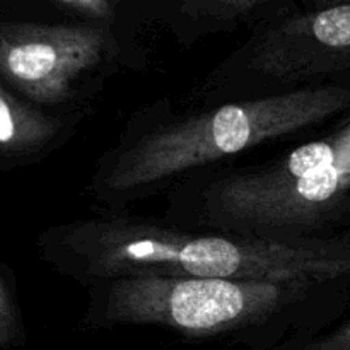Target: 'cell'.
I'll use <instances>...</instances> for the list:
<instances>
[{
  "mask_svg": "<svg viewBox=\"0 0 350 350\" xmlns=\"http://www.w3.org/2000/svg\"><path fill=\"white\" fill-rule=\"evenodd\" d=\"M41 258L81 286L118 277H198L350 286V231L262 236L101 212L46 229Z\"/></svg>",
  "mask_w": 350,
  "mask_h": 350,
  "instance_id": "6da1fadb",
  "label": "cell"
},
{
  "mask_svg": "<svg viewBox=\"0 0 350 350\" xmlns=\"http://www.w3.org/2000/svg\"><path fill=\"white\" fill-rule=\"evenodd\" d=\"M344 115H350V81L178 111L161 101L139 113L105 150L85 190L106 211L120 212L190 174Z\"/></svg>",
  "mask_w": 350,
  "mask_h": 350,
  "instance_id": "7a4b0ae2",
  "label": "cell"
},
{
  "mask_svg": "<svg viewBox=\"0 0 350 350\" xmlns=\"http://www.w3.org/2000/svg\"><path fill=\"white\" fill-rule=\"evenodd\" d=\"M81 325L88 330L157 327L191 340L224 338L267 350L327 330L345 286L118 277L89 284Z\"/></svg>",
  "mask_w": 350,
  "mask_h": 350,
  "instance_id": "3957f363",
  "label": "cell"
},
{
  "mask_svg": "<svg viewBox=\"0 0 350 350\" xmlns=\"http://www.w3.org/2000/svg\"><path fill=\"white\" fill-rule=\"evenodd\" d=\"M164 219L243 234L342 232L350 221V115L334 132L262 163L208 167L178 181Z\"/></svg>",
  "mask_w": 350,
  "mask_h": 350,
  "instance_id": "277c9868",
  "label": "cell"
},
{
  "mask_svg": "<svg viewBox=\"0 0 350 350\" xmlns=\"http://www.w3.org/2000/svg\"><path fill=\"white\" fill-rule=\"evenodd\" d=\"M350 2L286 7L255 26L193 89L197 105L350 81Z\"/></svg>",
  "mask_w": 350,
  "mask_h": 350,
  "instance_id": "5b68a950",
  "label": "cell"
},
{
  "mask_svg": "<svg viewBox=\"0 0 350 350\" xmlns=\"http://www.w3.org/2000/svg\"><path fill=\"white\" fill-rule=\"evenodd\" d=\"M147 53L103 27L0 19V81L51 111L88 113L115 75L146 67Z\"/></svg>",
  "mask_w": 350,
  "mask_h": 350,
  "instance_id": "8992f818",
  "label": "cell"
},
{
  "mask_svg": "<svg viewBox=\"0 0 350 350\" xmlns=\"http://www.w3.org/2000/svg\"><path fill=\"white\" fill-rule=\"evenodd\" d=\"M85 115L51 111L0 81V161L12 166L50 156L77 133Z\"/></svg>",
  "mask_w": 350,
  "mask_h": 350,
  "instance_id": "52a82bcc",
  "label": "cell"
},
{
  "mask_svg": "<svg viewBox=\"0 0 350 350\" xmlns=\"http://www.w3.org/2000/svg\"><path fill=\"white\" fill-rule=\"evenodd\" d=\"M33 23L72 24L109 29L126 40L144 43V36L161 26V0H3Z\"/></svg>",
  "mask_w": 350,
  "mask_h": 350,
  "instance_id": "ba28073f",
  "label": "cell"
},
{
  "mask_svg": "<svg viewBox=\"0 0 350 350\" xmlns=\"http://www.w3.org/2000/svg\"><path fill=\"white\" fill-rule=\"evenodd\" d=\"M289 7L287 0H161V26L183 46L232 33Z\"/></svg>",
  "mask_w": 350,
  "mask_h": 350,
  "instance_id": "9c48e42d",
  "label": "cell"
},
{
  "mask_svg": "<svg viewBox=\"0 0 350 350\" xmlns=\"http://www.w3.org/2000/svg\"><path fill=\"white\" fill-rule=\"evenodd\" d=\"M267 350H350V317L330 330L301 340L284 342Z\"/></svg>",
  "mask_w": 350,
  "mask_h": 350,
  "instance_id": "30bf717a",
  "label": "cell"
},
{
  "mask_svg": "<svg viewBox=\"0 0 350 350\" xmlns=\"http://www.w3.org/2000/svg\"><path fill=\"white\" fill-rule=\"evenodd\" d=\"M16 325V310L14 297L5 280L0 277V337H9Z\"/></svg>",
  "mask_w": 350,
  "mask_h": 350,
  "instance_id": "8fae6325",
  "label": "cell"
},
{
  "mask_svg": "<svg viewBox=\"0 0 350 350\" xmlns=\"http://www.w3.org/2000/svg\"><path fill=\"white\" fill-rule=\"evenodd\" d=\"M350 0H308L304 5L306 7H325V5H335V3H347Z\"/></svg>",
  "mask_w": 350,
  "mask_h": 350,
  "instance_id": "7c38bea8",
  "label": "cell"
}]
</instances>
